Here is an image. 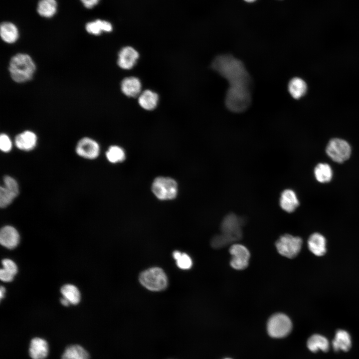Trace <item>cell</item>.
Here are the masks:
<instances>
[{
	"instance_id": "12",
	"label": "cell",
	"mask_w": 359,
	"mask_h": 359,
	"mask_svg": "<svg viewBox=\"0 0 359 359\" xmlns=\"http://www.w3.org/2000/svg\"><path fill=\"white\" fill-rule=\"evenodd\" d=\"M139 57L138 51L133 47L126 46L119 52L117 64L122 69L129 70L136 64Z\"/></svg>"
},
{
	"instance_id": "10",
	"label": "cell",
	"mask_w": 359,
	"mask_h": 359,
	"mask_svg": "<svg viewBox=\"0 0 359 359\" xmlns=\"http://www.w3.org/2000/svg\"><path fill=\"white\" fill-rule=\"evenodd\" d=\"M231 255L230 265L236 270H243L248 265L250 253L247 248L239 244H233L229 249Z\"/></svg>"
},
{
	"instance_id": "37",
	"label": "cell",
	"mask_w": 359,
	"mask_h": 359,
	"mask_svg": "<svg viewBox=\"0 0 359 359\" xmlns=\"http://www.w3.org/2000/svg\"><path fill=\"white\" fill-rule=\"evenodd\" d=\"M61 303L62 305L65 306H67L69 305V302L65 298H63L61 299Z\"/></svg>"
},
{
	"instance_id": "20",
	"label": "cell",
	"mask_w": 359,
	"mask_h": 359,
	"mask_svg": "<svg viewBox=\"0 0 359 359\" xmlns=\"http://www.w3.org/2000/svg\"><path fill=\"white\" fill-rule=\"evenodd\" d=\"M333 349L336 351L347 352L352 346L351 338L348 332L343 330H338L332 342Z\"/></svg>"
},
{
	"instance_id": "30",
	"label": "cell",
	"mask_w": 359,
	"mask_h": 359,
	"mask_svg": "<svg viewBox=\"0 0 359 359\" xmlns=\"http://www.w3.org/2000/svg\"><path fill=\"white\" fill-rule=\"evenodd\" d=\"M173 256L176 261L177 266L180 269L187 270L190 269L192 264L190 257L185 253H181L179 251H175Z\"/></svg>"
},
{
	"instance_id": "21",
	"label": "cell",
	"mask_w": 359,
	"mask_h": 359,
	"mask_svg": "<svg viewBox=\"0 0 359 359\" xmlns=\"http://www.w3.org/2000/svg\"><path fill=\"white\" fill-rule=\"evenodd\" d=\"M159 101V96L155 92L146 90L139 95L138 103L145 110L151 111L156 108Z\"/></svg>"
},
{
	"instance_id": "14",
	"label": "cell",
	"mask_w": 359,
	"mask_h": 359,
	"mask_svg": "<svg viewBox=\"0 0 359 359\" xmlns=\"http://www.w3.org/2000/svg\"><path fill=\"white\" fill-rule=\"evenodd\" d=\"M37 140V136L34 132L26 130L15 136L14 143L18 149L29 151L35 148Z\"/></svg>"
},
{
	"instance_id": "2",
	"label": "cell",
	"mask_w": 359,
	"mask_h": 359,
	"mask_svg": "<svg viewBox=\"0 0 359 359\" xmlns=\"http://www.w3.org/2000/svg\"><path fill=\"white\" fill-rule=\"evenodd\" d=\"M8 70L14 82L23 83L32 79L36 70V65L28 54L17 53L10 59Z\"/></svg>"
},
{
	"instance_id": "16",
	"label": "cell",
	"mask_w": 359,
	"mask_h": 359,
	"mask_svg": "<svg viewBox=\"0 0 359 359\" xmlns=\"http://www.w3.org/2000/svg\"><path fill=\"white\" fill-rule=\"evenodd\" d=\"M142 84L140 80L134 76L124 78L121 83L123 93L130 97H136L141 93Z\"/></svg>"
},
{
	"instance_id": "18",
	"label": "cell",
	"mask_w": 359,
	"mask_h": 359,
	"mask_svg": "<svg viewBox=\"0 0 359 359\" xmlns=\"http://www.w3.org/2000/svg\"><path fill=\"white\" fill-rule=\"evenodd\" d=\"M0 35L1 39L4 42L12 44L18 40L19 31L14 23L5 21L2 22L0 24Z\"/></svg>"
},
{
	"instance_id": "7",
	"label": "cell",
	"mask_w": 359,
	"mask_h": 359,
	"mask_svg": "<svg viewBox=\"0 0 359 359\" xmlns=\"http://www.w3.org/2000/svg\"><path fill=\"white\" fill-rule=\"evenodd\" d=\"M152 189L155 196L161 200L173 199L178 192L176 181L168 177L157 178L153 182Z\"/></svg>"
},
{
	"instance_id": "28",
	"label": "cell",
	"mask_w": 359,
	"mask_h": 359,
	"mask_svg": "<svg viewBox=\"0 0 359 359\" xmlns=\"http://www.w3.org/2000/svg\"><path fill=\"white\" fill-rule=\"evenodd\" d=\"M63 298L73 305L77 304L80 300V294L77 288L71 284L64 285L61 289Z\"/></svg>"
},
{
	"instance_id": "23",
	"label": "cell",
	"mask_w": 359,
	"mask_h": 359,
	"mask_svg": "<svg viewBox=\"0 0 359 359\" xmlns=\"http://www.w3.org/2000/svg\"><path fill=\"white\" fill-rule=\"evenodd\" d=\"M88 352L81 346L77 344L67 346L63 354L61 359H89Z\"/></svg>"
},
{
	"instance_id": "27",
	"label": "cell",
	"mask_w": 359,
	"mask_h": 359,
	"mask_svg": "<svg viewBox=\"0 0 359 359\" xmlns=\"http://www.w3.org/2000/svg\"><path fill=\"white\" fill-rule=\"evenodd\" d=\"M314 175L317 181L321 183H327L331 180L333 171L329 164L319 163L315 168Z\"/></svg>"
},
{
	"instance_id": "38",
	"label": "cell",
	"mask_w": 359,
	"mask_h": 359,
	"mask_svg": "<svg viewBox=\"0 0 359 359\" xmlns=\"http://www.w3.org/2000/svg\"><path fill=\"white\" fill-rule=\"evenodd\" d=\"M5 288H4L3 287L1 286V287H0V299H1L2 298V297H3L4 293V292H5Z\"/></svg>"
},
{
	"instance_id": "8",
	"label": "cell",
	"mask_w": 359,
	"mask_h": 359,
	"mask_svg": "<svg viewBox=\"0 0 359 359\" xmlns=\"http://www.w3.org/2000/svg\"><path fill=\"white\" fill-rule=\"evenodd\" d=\"M351 147L346 140L333 138L328 142L326 149L327 155L335 162L342 163L349 159Z\"/></svg>"
},
{
	"instance_id": "19",
	"label": "cell",
	"mask_w": 359,
	"mask_h": 359,
	"mask_svg": "<svg viewBox=\"0 0 359 359\" xmlns=\"http://www.w3.org/2000/svg\"><path fill=\"white\" fill-rule=\"evenodd\" d=\"M308 246L310 251L316 256H322L326 252V239L319 233H314L310 236Z\"/></svg>"
},
{
	"instance_id": "9",
	"label": "cell",
	"mask_w": 359,
	"mask_h": 359,
	"mask_svg": "<svg viewBox=\"0 0 359 359\" xmlns=\"http://www.w3.org/2000/svg\"><path fill=\"white\" fill-rule=\"evenodd\" d=\"M302 245V240L300 237L288 234L281 236L275 243L278 252L289 258H294L298 254Z\"/></svg>"
},
{
	"instance_id": "15",
	"label": "cell",
	"mask_w": 359,
	"mask_h": 359,
	"mask_svg": "<svg viewBox=\"0 0 359 359\" xmlns=\"http://www.w3.org/2000/svg\"><path fill=\"white\" fill-rule=\"evenodd\" d=\"M19 240V234L13 227L7 225L1 229L0 243L2 246L11 249L17 245Z\"/></svg>"
},
{
	"instance_id": "4",
	"label": "cell",
	"mask_w": 359,
	"mask_h": 359,
	"mask_svg": "<svg viewBox=\"0 0 359 359\" xmlns=\"http://www.w3.org/2000/svg\"><path fill=\"white\" fill-rule=\"evenodd\" d=\"M139 281L147 289L152 291L164 290L168 285V278L165 272L159 267L147 269L139 275Z\"/></svg>"
},
{
	"instance_id": "24",
	"label": "cell",
	"mask_w": 359,
	"mask_h": 359,
	"mask_svg": "<svg viewBox=\"0 0 359 359\" xmlns=\"http://www.w3.org/2000/svg\"><path fill=\"white\" fill-rule=\"evenodd\" d=\"M288 90L291 95L296 99L303 97L307 90V85L304 80L299 77L292 78L288 84Z\"/></svg>"
},
{
	"instance_id": "34",
	"label": "cell",
	"mask_w": 359,
	"mask_h": 359,
	"mask_svg": "<svg viewBox=\"0 0 359 359\" xmlns=\"http://www.w3.org/2000/svg\"><path fill=\"white\" fill-rule=\"evenodd\" d=\"M3 268L9 272L13 275H15L17 272V268L15 263L8 259H5L2 261Z\"/></svg>"
},
{
	"instance_id": "33",
	"label": "cell",
	"mask_w": 359,
	"mask_h": 359,
	"mask_svg": "<svg viewBox=\"0 0 359 359\" xmlns=\"http://www.w3.org/2000/svg\"><path fill=\"white\" fill-rule=\"evenodd\" d=\"M12 148V143L9 136L2 133L0 136V148L4 152H9Z\"/></svg>"
},
{
	"instance_id": "6",
	"label": "cell",
	"mask_w": 359,
	"mask_h": 359,
	"mask_svg": "<svg viewBox=\"0 0 359 359\" xmlns=\"http://www.w3.org/2000/svg\"><path fill=\"white\" fill-rule=\"evenodd\" d=\"M292 322L285 314L277 313L272 316L267 323V331L269 335L275 338L287 336L292 330Z\"/></svg>"
},
{
	"instance_id": "22",
	"label": "cell",
	"mask_w": 359,
	"mask_h": 359,
	"mask_svg": "<svg viewBox=\"0 0 359 359\" xmlns=\"http://www.w3.org/2000/svg\"><path fill=\"white\" fill-rule=\"evenodd\" d=\"M85 29L89 34L99 35L102 32H111L113 30V26L112 24L108 21L96 19L87 23L85 25Z\"/></svg>"
},
{
	"instance_id": "13",
	"label": "cell",
	"mask_w": 359,
	"mask_h": 359,
	"mask_svg": "<svg viewBox=\"0 0 359 359\" xmlns=\"http://www.w3.org/2000/svg\"><path fill=\"white\" fill-rule=\"evenodd\" d=\"M28 353L31 359H45L49 353L47 341L39 337H35L30 342Z\"/></svg>"
},
{
	"instance_id": "5",
	"label": "cell",
	"mask_w": 359,
	"mask_h": 359,
	"mask_svg": "<svg viewBox=\"0 0 359 359\" xmlns=\"http://www.w3.org/2000/svg\"><path fill=\"white\" fill-rule=\"evenodd\" d=\"M242 223V219L233 213L228 214L223 218L220 226L221 235L228 244L241 238Z\"/></svg>"
},
{
	"instance_id": "29",
	"label": "cell",
	"mask_w": 359,
	"mask_h": 359,
	"mask_svg": "<svg viewBox=\"0 0 359 359\" xmlns=\"http://www.w3.org/2000/svg\"><path fill=\"white\" fill-rule=\"evenodd\" d=\"M106 156L108 160L112 163L122 162L125 158L124 150L117 146H111L107 151Z\"/></svg>"
},
{
	"instance_id": "3",
	"label": "cell",
	"mask_w": 359,
	"mask_h": 359,
	"mask_svg": "<svg viewBox=\"0 0 359 359\" xmlns=\"http://www.w3.org/2000/svg\"><path fill=\"white\" fill-rule=\"evenodd\" d=\"M251 102V86H229L225 97V105L232 112L239 113L246 110Z\"/></svg>"
},
{
	"instance_id": "39",
	"label": "cell",
	"mask_w": 359,
	"mask_h": 359,
	"mask_svg": "<svg viewBox=\"0 0 359 359\" xmlns=\"http://www.w3.org/2000/svg\"><path fill=\"white\" fill-rule=\"evenodd\" d=\"M244 0L248 2H252L255 1L256 0Z\"/></svg>"
},
{
	"instance_id": "1",
	"label": "cell",
	"mask_w": 359,
	"mask_h": 359,
	"mask_svg": "<svg viewBox=\"0 0 359 359\" xmlns=\"http://www.w3.org/2000/svg\"><path fill=\"white\" fill-rule=\"evenodd\" d=\"M212 68L229 82V86L251 85V79L243 63L229 54L217 56L212 63Z\"/></svg>"
},
{
	"instance_id": "40",
	"label": "cell",
	"mask_w": 359,
	"mask_h": 359,
	"mask_svg": "<svg viewBox=\"0 0 359 359\" xmlns=\"http://www.w3.org/2000/svg\"></svg>"
},
{
	"instance_id": "35",
	"label": "cell",
	"mask_w": 359,
	"mask_h": 359,
	"mask_svg": "<svg viewBox=\"0 0 359 359\" xmlns=\"http://www.w3.org/2000/svg\"><path fill=\"white\" fill-rule=\"evenodd\" d=\"M14 275L7 271L3 268L0 269V280L4 282H10L13 280Z\"/></svg>"
},
{
	"instance_id": "17",
	"label": "cell",
	"mask_w": 359,
	"mask_h": 359,
	"mask_svg": "<svg viewBox=\"0 0 359 359\" xmlns=\"http://www.w3.org/2000/svg\"><path fill=\"white\" fill-rule=\"evenodd\" d=\"M281 207L287 212H292L299 205V201L294 191L287 189L283 191L280 198Z\"/></svg>"
},
{
	"instance_id": "25",
	"label": "cell",
	"mask_w": 359,
	"mask_h": 359,
	"mask_svg": "<svg viewBox=\"0 0 359 359\" xmlns=\"http://www.w3.org/2000/svg\"><path fill=\"white\" fill-rule=\"evenodd\" d=\"M307 347L313 352H317L319 350L327 352L329 348V342L325 337L315 334L308 339Z\"/></svg>"
},
{
	"instance_id": "32",
	"label": "cell",
	"mask_w": 359,
	"mask_h": 359,
	"mask_svg": "<svg viewBox=\"0 0 359 359\" xmlns=\"http://www.w3.org/2000/svg\"><path fill=\"white\" fill-rule=\"evenodd\" d=\"M3 182L5 187L11 190L17 196L19 193L18 185L16 181L10 176H5L3 179Z\"/></svg>"
},
{
	"instance_id": "26",
	"label": "cell",
	"mask_w": 359,
	"mask_h": 359,
	"mask_svg": "<svg viewBox=\"0 0 359 359\" xmlns=\"http://www.w3.org/2000/svg\"><path fill=\"white\" fill-rule=\"evenodd\" d=\"M57 11V2L55 0H39L37 3V11L41 16L50 18Z\"/></svg>"
},
{
	"instance_id": "11",
	"label": "cell",
	"mask_w": 359,
	"mask_h": 359,
	"mask_svg": "<svg viewBox=\"0 0 359 359\" xmlns=\"http://www.w3.org/2000/svg\"><path fill=\"white\" fill-rule=\"evenodd\" d=\"M100 152L98 144L93 139L89 137H84L78 142L76 147V152L80 157L87 159L96 158Z\"/></svg>"
},
{
	"instance_id": "31",
	"label": "cell",
	"mask_w": 359,
	"mask_h": 359,
	"mask_svg": "<svg viewBox=\"0 0 359 359\" xmlns=\"http://www.w3.org/2000/svg\"><path fill=\"white\" fill-rule=\"evenodd\" d=\"M17 195L5 186L0 188V206L4 208L10 204Z\"/></svg>"
},
{
	"instance_id": "36",
	"label": "cell",
	"mask_w": 359,
	"mask_h": 359,
	"mask_svg": "<svg viewBox=\"0 0 359 359\" xmlns=\"http://www.w3.org/2000/svg\"><path fill=\"white\" fill-rule=\"evenodd\" d=\"M84 6L87 8H92L99 2L100 0H80Z\"/></svg>"
}]
</instances>
